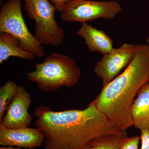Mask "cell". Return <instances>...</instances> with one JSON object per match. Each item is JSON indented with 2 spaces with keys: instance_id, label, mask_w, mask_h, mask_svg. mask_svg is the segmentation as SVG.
Segmentation results:
<instances>
[{
  "instance_id": "obj_1",
  "label": "cell",
  "mask_w": 149,
  "mask_h": 149,
  "mask_svg": "<svg viewBox=\"0 0 149 149\" xmlns=\"http://www.w3.org/2000/svg\"><path fill=\"white\" fill-rule=\"evenodd\" d=\"M35 125L45 137L44 149H83L97 136L121 131L91 102L84 109L54 111L40 106Z\"/></svg>"
},
{
  "instance_id": "obj_2",
  "label": "cell",
  "mask_w": 149,
  "mask_h": 149,
  "mask_svg": "<svg viewBox=\"0 0 149 149\" xmlns=\"http://www.w3.org/2000/svg\"><path fill=\"white\" fill-rule=\"evenodd\" d=\"M149 78V46L137 45L129 65L103 86L93 101L119 130L125 131L133 125L131 108L135 98Z\"/></svg>"
},
{
  "instance_id": "obj_3",
  "label": "cell",
  "mask_w": 149,
  "mask_h": 149,
  "mask_svg": "<svg viewBox=\"0 0 149 149\" xmlns=\"http://www.w3.org/2000/svg\"><path fill=\"white\" fill-rule=\"evenodd\" d=\"M35 70L26 73L28 80L36 83L45 93L53 92L62 87L72 88L81 77V71L73 59L54 53L41 63L35 65Z\"/></svg>"
},
{
  "instance_id": "obj_4",
  "label": "cell",
  "mask_w": 149,
  "mask_h": 149,
  "mask_svg": "<svg viewBox=\"0 0 149 149\" xmlns=\"http://www.w3.org/2000/svg\"><path fill=\"white\" fill-rule=\"evenodd\" d=\"M24 9L35 23V37L42 45H61L64 39L63 29L56 21L55 7L49 0H23Z\"/></svg>"
},
{
  "instance_id": "obj_5",
  "label": "cell",
  "mask_w": 149,
  "mask_h": 149,
  "mask_svg": "<svg viewBox=\"0 0 149 149\" xmlns=\"http://www.w3.org/2000/svg\"><path fill=\"white\" fill-rule=\"evenodd\" d=\"M22 0H8L0 11V33L13 35L19 41L22 47L38 58L45 56L42 45L30 33L22 15Z\"/></svg>"
},
{
  "instance_id": "obj_6",
  "label": "cell",
  "mask_w": 149,
  "mask_h": 149,
  "mask_svg": "<svg viewBox=\"0 0 149 149\" xmlns=\"http://www.w3.org/2000/svg\"><path fill=\"white\" fill-rule=\"evenodd\" d=\"M58 11L63 21L83 23L98 18L112 19L122 11V8L116 1L71 0Z\"/></svg>"
},
{
  "instance_id": "obj_7",
  "label": "cell",
  "mask_w": 149,
  "mask_h": 149,
  "mask_svg": "<svg viewBox=\"0 0 149 149\" xmlns=\"http://www.w3.org/2000/svg\"><path fill=\"white\" fill-rule=\"evenodd\" d=\"M136 45L124 43L118 48H113L103 56L94 68L95 74L101 78L104 86L107 85L126 68L132 61Z\"/></svg>"
},
{
  "instance_id": "obj_8",
  "label": "cell",
  "mask_w": 149,
  "mask_h": 149,
  "mask_svg": "<svg viewBox=\"0 0 149 149\" xmlns=\"http://www.w3.org/2000/svg\"><path fill=\"white\" fill-rule=\"evenodd\" d=\"M32 104L31 95L21 85H18L16 94L9 105L0 125L8 129L28 127L32 117L28 110Z\"/></svg>"
},
{
  "instance_id": "obj_9",
  "label": "cell",
  "mask_w": 149,
  "mask_h": 149,
  "mask_svg": "<svg viewBox=\"0 0 149 149\" xmlns=\"http://www.w3.org/2000/svg\"><path fill=\"white\" fill-rule=\"evenodd\" d=\"M44 141V135L36 128L26 127L8 129L0 125L1 146L32 149L42 146Z\"/></svg>"
},
{
  "instance_id": "obj_10",
  "label": "cell",
  "mask_w": 149,
  "mask_h": 149,
  "mask_svg": "<svg viewBox=\"0 0 149 149\" xmlns=\"http://www.w3.org/2000/svg\"><path fill=\"white\" fill-rule=\"evenodd\" d=\"M76 34L85 40L87 47L91 52H98L104 55L113 48L112 40L104 30L96 29L87 22L82 23Z\"/></svg>"
},
{
  "instance_id": "obj_11",
  "label": "cell",
  "mask_w": 149,
  "mask_h": 149,
  "mask_svg": "<svg viewBox=\"0 0 149 149\" xmlns=\"http://www.w3.org/2000/svg\"><path fill=\"white\" fill-rule=\"evenodd\" d=\"M133 125L140 130L149 129V82L140 89L131 108Z\"/></svg>"
},
{
  "instance_id": "obj_12",
  "label": "cell",
  "mask_w": 149,
  "mask_h": 149,
  "mask_svg": "<svg viewBox=\"0 0 149 149\" xmlns=\"http://www.w3.org/2000/svg\"><path fill=\"white\" fill-rule=\"evenodd\" d=\"M35 55L24 50L16 38L6 33H0V64L11 56L33 60Z\"/></svg>"
},
{
  "instance_id": "obj_13",
  "label": "cell",
  "mask_w": 149,
  "mask_h": 149,
  "mask_svg": "<svg viewBox=\"0 0 149 149\" xmlns=\"http://www.w3.org/2000/svg\"><path fill=\"white\" fill-rule=\"evenodd\" d=\"M127 137L125 131L97 136L89 141L83 149H119L123 141Z\"/></svg>"
},
{
  "instance_id": "obj_14",
  "label": "cell",
  "mask_w": 149,
  "mask_h": 149,
  "mask_svg": "<svg viewBox=\"0 0 149 149\" xmlns=\"http://www.w3.org/2000/svg\"><path fill=\"white\" fill-rule=\"evenodd\" d=\"M18 85L12 80H8L0 87V122H1L9 105L16 94Z\"/></svg>"
},
{
  "instance_id": "obj_15",
  "label": "cell",
  "mask_w": 149,
  "mask_h": 149,
  "mask_svg": "<svg viewBox=\"0 0 149 149\" xmlns=\"http://www.w3.org/2000/svg\"><path fill=\"white\" fill-rule=\"evenodd\" d=\"M140 136L127 137L123 141L119 149H139Z\"/></svg>"
},
{
  "instance_id": "obj_16",
  "label": "cell",
  "mask_w": 149,
  "mask_h": 149,
  "mask_svg": "<svg viewBox=\"0 0 149 149\" xmlns=\"http://www.w3.org/2000/svg\"><path fill=\"white\" fill-rule=\"evenodd\" d=\"M141 146L140 149H149V129L141 130Z\"/></svg>"
},
{
  "instance_id": "obj_17",
  "label": "cell",
  "mask_w": 149,
  "mask_h": 149,
  "mask_svg": "<svg viewBox=\"0 0 149 149\" xmlns=\"http://www.w3.org/2000/svg\"><path fill=\"white\" fill-rule=\"evenodd\" d=\"M49 1L54 6L56 9V10L58 11L65 4L71 0H49Z\"/></svg>"
},
{
  "instance_id": "obj_18",
  "label": "cell",
  "mask_w": 149,
  "mask_h": 149,
  "mask_svg": "<svg viewBox=\"0 0 149 149\" xmlns=\"http://www.w3.org/2000/svg\"><path fill=\"white\" fill-rule=\"evenodd\" d=\"M0 149H28L27 148H14L13 147L11 146H1L0 147Z\"/></svg>"
},
{
  "instance_id": "obj_19",
  "label": "cell",
  "mask_w": 149,
  "mask_h": 149,
  "mask_svg": "<svg viewBox=\"0 0 149 149\" xmlns=\"http://www.w3.org/2000/svg\"><path fill=\"white\" fill-rule=\"evenodd\" d=\"M147 43H149V36L148 37V38H147L146 40Z\"/></svg>"
},
{
  "instance_id": "obj_20",
  "label": "cell",
  "mask_w": 149,
  "mask_h": 149,
  "mask_svg": "<svg viewBox=\"0 0 149 149\" xmlns=\"http://www.w3.org/2000/svg\"><path fill=\"white\" fill-rule=\"evenodd\" d=\"M3 0H0V2H1V3H2Z\"/></svg>"
},
{
  "instance_id": "obj_21",
  "label": "cell",
  "mask_w": 149,
  "mask_h": 149,
  "mask_svg": "<svg viewBox=\"0 0 149 149\" xmlns=\"http://www.w3.org/2000/svg\"><path fill=\"white\" fill-rule=\"evenodd\" d=\"M148 82H149V81H148Z\"/></svg>"
}]
</instances>
